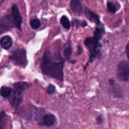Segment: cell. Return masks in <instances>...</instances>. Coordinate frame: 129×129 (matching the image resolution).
Wrapping results in <instances>:
<instances>
[{"label": "cell", "instance_id": "1", "mask_svg": "<svg viewBox=\"0 0 129 129\" xmlns=\"http://www.w3.org/2000/svg\"><path fill=\"white\" fill-rule=\"evenodd\" d=\"M65 59L60 54H53L49 48H47L42 57L40 69L44 74L63 81Z\"/></svg>", "mask_w": 129, "mask_h": 129}, {"label": "cell", "instance_id": "2", "mask_svg": "<svg viewBox=\"0 0 129 129\" xmlns=\"http://www.w3.org/2000/svg\"><path fill=\"white\" fill-rule=\"evenodd\" d=\"M29 86L30 84L28 83L23 81L17 82L13 84V89H12L11 95L8 98L9 102L13 108H18L22 103L24 92Z\"/></svg>", "mask_w": 129, "mask_h": 129}, {"label": "cell", "instance_id": "3", "mask_svg": "<svg viewBox=\"0 0 129 129\" xmlns=\"http://www.w3.org/2000/svg\"><path fill=\"white\" fill-rule=\"evenodd\" d=\"M100 40L94 35L92 37L86 38L84 41V45L89 51V62L92 63L96 58L99 57L100 54Z\"/></svg>", "mask_w": 129, "mask_h": 129}, {"label": "cell", "instance_id": "4", "mask_svg": "<svg viewBox=\"0 0 129 129\" xmlns=\"http://www.w3.org/2000/svg\"><path fill=\"white\" fill-rule=\"evenodd\" d=\"M9 59L14 65L25 68L28 64L26 50L23 49H16L11 52Z\"/></svg>", "mask_w": 129, "mask_h": 129}, {"label": "cell", "instance_id": "5", "mask_svg": "<svg viewBox=\"0 0 129 129\" xmlns=\"http://www.w3.org/2000/svg\"><path fill=\"white\" fill-rule=\"evenodd\" d=\"M117 77L120 81L129 80V63L125 60L120 62L117 65Z\"/></svg>", "mask_w": 129, "mask_h": 129}, {"label": "cell", "instance_id": "6", "mask_svg": "<svg viewBox=\"0 0 129 129\" xmlns=\"http://www.w3.org/2000/svg\"><path fill=\"white\" fill-rule=\"evenodd\" d=\"M15 27L11 15H4L0 19V35Z\"/></svg>", "mask_w": 129, "mask_h": 129}, {"label": "cell", "instance_id": "7", "mask_svg": "<svg viewBox=\"0 0 129 129\" xmlns=\"http://www.w3.org/2000/svg\"><path fill=\"white\" fill-rule=\"evenodd\" d=\"M11 16L13 20L15 26L19 30H21V25H22V16L19 11L18 6L15 4L13 5L11 8Z\"/></svg>", "mask_w": 129, "mask_h": 129}, {"label": "cell", "instance_id": "8", "mask_svg": "<svg viewBox=\"0 0 129 129\" xmlns=\"http://www.w3.org/2000/svg\"><path fill=\"white\" fill-rule=\"evenodd\" d=\"M84 14H85V16H86V18L89 21L94 23L96 25H100V24L102 23L101 22L100 20L99 16L96 13L91 11L90 10H89L87 8H86L85 10H84Z\"/></svg>", "mask_w": 129, "mask_h": 129}, {"label": "cell", "instance_id": "9", "mask_svg": "<svg viewBox=\"0 0 129 129\" xmlns=\"http://www.w3.org/2000/svg\"><path fill=\"white\" fill-rule=\"evenodd\" d=\"M70 6L72 11L75 15L80 16L83 13V6L79 0H71L70 1Z\"/></svg>", "mask_w": 129, "mask_h": 129}, {"label": "cell", "instance_id": "10", "mask_svg": "<svg viewBox=\"0 0 129 129\" xmlns=\"http://www.w3.org/2000/svg\"><path fill=\"white\" fill-rule=\"evenodd\" d=\"M72 52H73V49H72L71 42V40H69L65 44L64 48V57L68 61H70L71 59Z\"/></svg>", "mask_w": 129, "mask_h": 129}, {"label": "cell", "instance_id": "11", "mask_svg": "<svg viewBox=\"0 0 129 129\" xmlns=\"http://www.w3.org/2000/svg\"><path fill=\"white\" fill-rule=\"evenodd\" d=\"M0 45L3 49L5 50H8L12 46V40L11 38L8 35H5L0 40Z\"/></svg>", "mask_w": 129, "mask_h": 129}, {"label": "cell", "instance_id": "12", "mask_svg": "<svg viewBox=\"0 0 129 129\" xmlns=\"http://www.w3.org/2000/svg\"><path fill=\"white\" fill-rule=\"evenodd\" d=\"M44 124L47 127H52L55 122V117L53 114H47L43 118Z\"/></svg>", "mask_w": 129, "mask_h": 129}, {"label": "cell", "instance_id": "13", "mask_svg": "<svg viewBox=\"0 0 129 129\" xmlns=\"http://www.w3.org/2000/svg\"><path fill=\"white\" fill-rule=\"evenodd\" d=\"M105 26L103 23L100 24V25H98L96 26L95 30L94 31V36L96 37L99 40H101L103 36V34H105Z\"/></svg>", "mask_w": 129, "mask_h": 129}, {"label": "cell", "instance_id": "14", "mask_svg": "<svg viewBox=\"0 0 129 129\" xmlns=\"http://www.w3.org/2000/svg\"><path fill=\"white\" fill-rule=\"evenodd\" d=\"M11 91H12V89L11 88L6 86H3L0 89V94L3 98H9L11 95Z\"/></svg>", "mask_w": 129, "mask_h": 129}, {"label": "cell", "instance_id": "15", "mask_svg": "<svg viewBox=\"0 0 129 129\" xmlns=\"http://www.w3.org/2000/svg\"><path fill=\"white\" fill-rule=\"evenodd\" d=\"M60 22L64 28L66 29V30L70 29L71 25V23L70 21H69V19H68V18L66 16L64 15V16H62V17L60 18Z\"/></svg>", "mask_w": 129, "mask_h": 129}, {"label": "cell", "instance_id": "16", "mask_svg": "<svg viewBox=\"0 0 129 129\" xmlns=\"http://www.w3.org/2000/svg\"><path fill=\"white\" fill-rule=\"evenodd\" d=\"M30 25L32 29H34V30H37L39 28H40V25H41V22L37 18L33 19V20H31L30 21Z\"/></svg>", "mask_w": 129, "mask_h": 129}, {"label": "cell", "instance_id": "17", "mask_svg": "<svg viewBox=\"0 0 129 129\" xmlns=\"http://www.w3.org/2000/svg\"><path fill=\"white\" fill-rule=\"evenodd\" d=\"M6 114L5 111H1L0 112V129L5 128V123H6Z\"/></svg>", "mask_w": 129, "mask_h": 129}, {"label": "cell", "instance_id": "18", "mask_svg": "<svg viewBox=\"0 0 129 129\" xmlns=\"http://www.w3.org/2000/svg\"><path fill=\"white\" fill-rule=\"evenodd\" d=\"M107 8H108V11L112 14H115L117 11V6L112 1H108L107 3Z\"/></svg>", "mask_w": 129, "mask_h": 129}, {"label": "cell", "instance_id": "19", "mask_svg": "<svg viewBox=\"0 0 129 129\" xmlns=\"http://www.w3.org/2000/svg\"><path fill=\"white\" fill-rule=\"evenodd\" d=\"M74 26H76V27H79V26H81V27L84 28L88 25L87 22L84 20H73V23H72Z\"/></svg>", "mask_w": 129, "mask_h": 129}, {"label": "cell", "instance_id": "20", "mask_svg": "<svg viewBox=\"0 0 129 129\" xmlns=\"http://www.w3.org/2000/svg\"><path fill=\"white\" fill-rule=\"evenodd\" d=\"M112 92L113 94H114L117 97H122V90H121L120 88H119L118 86H117L115 84L114 85L112 86Z\"/></svg>", "mask_w": 129, "mask_h": 129}, {"label": "cell", "instance_id": "21", "mask_svg": "<svg viewBox=\"0 0 129 129\" xmlns=\"http://www.w3.org/2000/svg\"><path fill=\"white\" fill-rule=\"evenodd\" d=\"M55 91V87L53 84H49L46 89V93L49 95H52Z\"/></svg>", "mask_w": 129, "mask_h": 129}, {"label": "cell", "instance_id": "22", "mask_svg": "<svg viewBox=\"0 0 129 129\" xmlns=\"http://www.w3.org/2000/svg\"><path fill=\"white\" fill-rule=\"evenodd\" d=\"M103 122V118L102 115L98 116L96 118V123L98 124H102Z\"/></svg>", "mask_w": 129, "mask_h": 129}, {"label": "cell", "instance_id": "23", "mask_svg": "<svg viewBox=\"0 0 129 129\" xmlns=\"http://www.w3.org/2000/svg\"><path fill=\"white\" fill-rule=\"evenodd\" d=\"M125 52H126V54H127V57H128L129 60V42L127 44V46H126L125 47Z\"/></svg>", "mask_w": 129, "mask_h": 129}, {"label": "cell", "instance_id": "24", "mask_svg": "<svg viewBox=\"0 0 129 129\" xmlns=\"http://www.w3.org/2000/svg\"><path fill=\"white\" fill-rule=\"evenodd\" d=\"M82 52H83V49H82V47L80 46V45H78V53H77V55H80V54H82Z\"/></svg>", "mask_w": 129, "mask_h": 129}, {"label": "cell", "instance_id": "25", "mask_svg": "<svg viewBox=\"0 0 129 129\" xmlns=\"http://www.w3.org/2000/svg\"><path fill=\"white\" fill-rule=\"evenodd\" d=\"M108 83H109V84L110 86H113L115 84V80L113 79H109Z\"/></svg>", "mask_w": 129, "mask_h": 129}, {"label": "cell", "instance_id": "26", "mask_svg": "<svg viewBox=\"0 0 129 129\" xmlns=\"http://www.w3.org/2000/svg\"><path fill=\"white\" fill-rule=\"evenodd\" d=\"M5 1H6V0H0V4H2V3H3L5 2Z\"/></svg>", "mask_w": 129, "mask_h": 129}, {"label": "cell", "instance_id": "27", "mask_svg": "<svg viewBox=\"0 0 129 129\" xmlns=\"http://www.w3.org/2000/svg\"><path fill=\"white\" fill-rule=\"evenodd\" d=\"M57 129H58V128H57Z\"/></svg>", "mask_w": 129, "mask_h": 129}]
</instances>
